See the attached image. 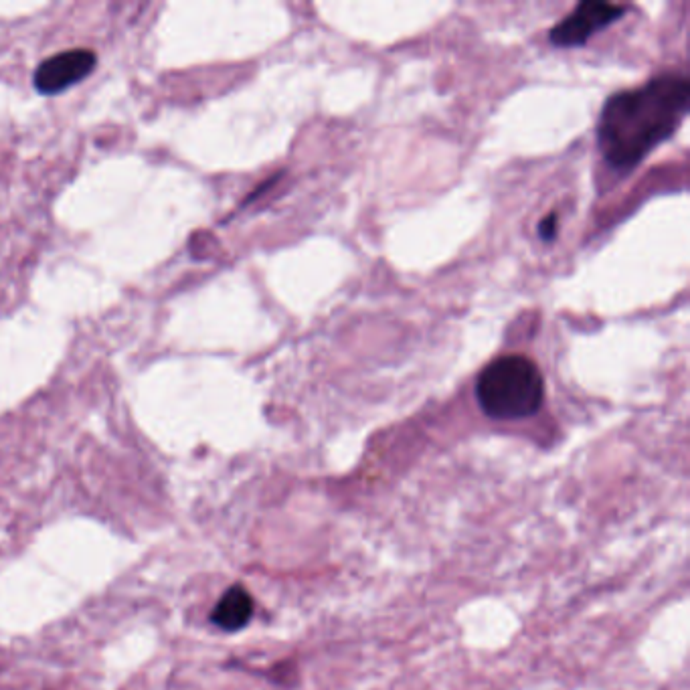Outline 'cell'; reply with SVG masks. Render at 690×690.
Wrapping results in <instances>:
<instances>
[{
  "mask_svg": "<svg viewBox=\"0 0 690 690\" xmlns=\"http://www.w3.org/2000/svg\"><path fill=\"white\" fill-rule=\"evenodd\" d=\"M96 63L98 57L90 49L61 51L39 65L33 75V83L39 94L55 96L88 77L94 71Z\"/></svg>",
  "mask_w": 690,
  "mask_h": 690,
  "instance_id": "277c9868",
  "label": "cell"
},
{
  "mask_svg": "<svg viewBox=\"0 0 690 690\" xmlns=\"http://www.w3.org/2000/svg\"><path fill=\"white\" fill-rule=\"evenodd\" d=\"M251 616H253V599L249 591L241 585H233L219 599L211 620L217 628L225 632H237L249 624Z\"/></svg>",
  "mask_w": 690,
  "mask_h": 690,
  "instance_id": "5b68a950",
  "label": "cell"
},
{
  "mask_svg": "<svg viewBox=\"0 0 690 690\" xmlns=\"http://www.w3.org/2000/svg\"><path fill=\"white\" fill-rule=\"evenodd\" d=\"M480 409L498 421L535 415L545 399V379L525 355H502L490 361L476 379Z\"/></svg>",
  "mask_w": 690,
  "mask_h": 690,
  "instance_id": "7a4b0ae2",
  "label": "cell"
},
{
  "mask_svg": "<svg viewBox=\"0 0 690 690\" xmlns=\"http://www.w3.org/2000/svg\"><path fill=\"white\" fill-rule=\"evenodd\" d=\"M539 235L545 241H551L557 235V215H549L547 219L541 221L539 225Z\"/></svg>",
  "mask_w": 690,
  "mask_h": 690,
  "instance_id": "8992f818",
  "label": "cell"
},
{
  "mask_svg": "<svg viewBox=\"0 0 690 690\" xmlns=\"http://www.w3.org/2000/svg\"><path fill=\"white\" fill-rule=\"evenodd\" d=\"M626 7L601 3V0H585L579 3L563 21L551 29V43L557 47H579L593 33L622 19Z\"/></svg>",
  "mask_w": 690,
  "mask_h": 690,
  "instance_id": "3957f363",
  "label": "cell"
},
{
  "mask_svg": "<svg viewBox=\"0 0 690 690\" xmlns=\"http://www.w3.org/2000/svg\"><path fill=\"white\" fill-rule=\"evenodd\" d=\"M688 100L690 81L674 71L608 98L597 124L603 158L618 170L634 168L676 132L688 112Z\"/></svg>",
  "mask_w": 690,
  "mask_h": 690,
  "instance_id": "6da1fadb",
  "label": "cell"
}]
</instances>
